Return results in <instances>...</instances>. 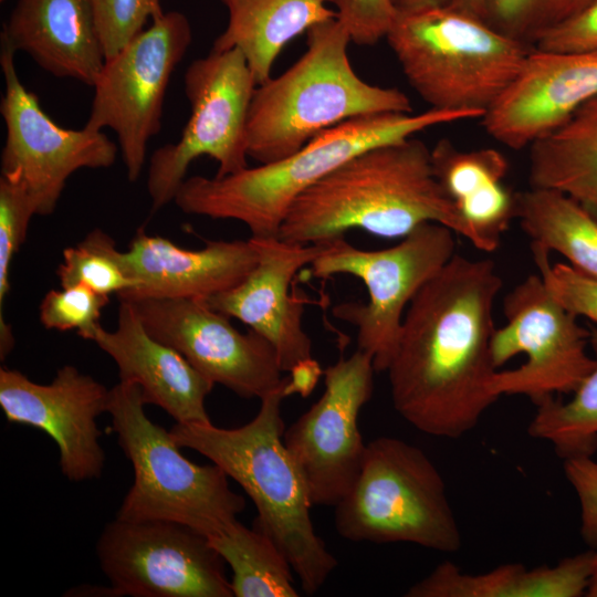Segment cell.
Instances as JSON below:
<instances>
[{
	"mask_svg": "<svg viewBox=\"0 0 597 597\" xmlns=\"http://www.w3.org/2000/svg\"><path fill=\"white\" fill-rule=\"evenodd\" d=\"M501 287L492 260L455 253L408 305L387 373L395 410L419 431L459 438L499 399L490 383Z\"/></svg>",
	"mask_w": 597,
	"mask_h": 597,
	"instance_id": "obj_1",
	"label": "cell"
},
{
	"mask_svg": "<svg viewBox=\"0 0 597 597\" xmlns=\"http://www.w3.org/2000/svg\"><path fill=\"white\" fill-rule=\"evenodd\" d=\"M427 222L463 237L461 218L433 174L431 150L412 136L364 150L312 185L290 207L277 237L317 244L358 229L404 238Z\"/></svg>",
	"mask_w": 597,
	"mask_h": 597,
	"instance_id": "obj_2",
	"label": "cell"
},
{
	"mask_svg": "<svg viewBox=\"0 0 597 597\" xmlns=\"http://www.w3.org/2000/svg\"><path fill=\"white\" fill-rule=\"evenodd\" d=\"M286 381L284 377L280 387L263 397L256 416L241 427L176 422L170 434L180 448L205 455L244 490L258 511L254 526L276 543L303 591L313 595L337 561L315 532L305 481L283 440L281 407Z\"/></svg>",
	"mask_w": 597,
	"mask_h": 597,
	"instance_id": "obj_3",
	"label": "cell"
},
{
	"mask_svg": "<svg viewBox=\"0 0 597 597\" xmlns=\"http://www.w3.org/2000/svg\"><path fill=\"white\" fill-rule=\"evenodd\" d=\"M471 112L430 108L422 113L359 116L331 127L296 153L223 177L186 178L174 202L185 213L244 223L251 235L277 237L294 200L355 155L439 125L478 118Z\"/></svg>",
	"mask_w": 597,
	"mask_h": 597,
	"instance_id": "obj_4",
	"label": "cell"
},
{
	"mask_svg": "<svg viewBox=\"0 0 597 597\" xmlns=\"http://www.w3.org/2000/svg\"><path fill=\"white\" fill-rule=\"evenodd\" d=\"M350 42L337 18L317 23L307 31L304 54L281 75L256 85L247 123L249 157L273 163L350 118L412 112L400 90L357 75L347 53Z\"/></svg>",
	"mask_w": 597,
	"mask_h": 597,
	"instance_id": "obj_5",
	"label": "cell"
},
{
	"mask_svg": "<svg viewBox=\"0 0 597 597\" xmlns=\"http://www.w3.org/2000/svg\"><path fill=\"white\" fill-rule=\"evenodd\" d=\"M385 39L430 108L480 118L515 81L533 50L452 7L397 14Z\"/></svg>",
	"mask_w": 597,
	"mask_h": 597,
	"instance_id": "obj_6",
	"label": "cell"
},
{
	"mask_svg": "<svg viewBox=\"0 0 597 597\" xmlns=\"http://www.w3.org/2000/svg\"><path fill=\"white\" fill-rule=\"evenodd\" d=\"M145 405L134 383L119 380L109 389L111 430L134 470L116 517L178 523L206 536L221 532L245 509L244 498L230 489L220 467L187 459Z\"/></svg>",
	"mask_w": 597,
	"mask_h": 597,
	"instance_id": "obj_7",
	"label": "cell"
},
{
	"mask_svg": "<svg viewBox=\"0 0 597 597\" xmlns=\"http://www.w3.org/2000/svg\"><path fill=\"white\" fill-rule=\"evenodd\" d=\"M334 521L337 533L352 542L411 543L443 553L462 546L441 473L421 449L392 437L367 443Z\"/></svg>",
	"mask_w": 597,
	"mask_h": 597,
	"instance_id": "obj_8",
	"label": "cell"
},
{
	"mask_svg": "<svg viewBox=\"0 0 597 597\" xmlns=\"http://www.w3.org/2000/svg\"><path fill=\"white\" fill-rule=\"evenodd\" d=\"M453 233L443 224L427 222L398 244L375 251L355 248L342 237L326 242L312 262L314 277L349 274L365 284L366 304L342 303L333 314L357 328L358 349L371 357L375 371H387L412 298L455 254Z\"/></svg>",
	"mask_w": 597,
	"mask_h": 597,
	"instance_id": "obj_9",
	"label": "cell"
},
{
	"mask_svg": "<svg viewBox=\"0 0 597 597\" xmlns=\"http://www.w3.org/2000/svg\"><path fill=\"white\" fill-rule=\"evenodd\" d=\"M506 324L495 328L491 358L495 371L490 387L502 395H522L535 406L573 392L595 366L588 352L589 331L580 326L531 274L504 297Z\"/></svg>",
	"mask_w": 597,
	"mask_h": 597,
	"instance_id": "obj_10",
	"label": "cell"
},
{
	"mask_svg": "<svg viewBox=\"0 0 597 597\" xmlns=\"http://www.w3.org/2000/svg\"><path fill=\"white\" fill-rule=\"evenodd\" d=\"M256 82L237 49L192 61L185 73L190 117L179 139L156 149L149 160L147 191L153 212L174 201L190 164L202 156L218 163L216 177L248 166L247 123Z\"/></svg>",
	"mask_w": 597,
	"mask_h": 597,
	"instance_id": "obj_11",
	"label": "cell"
},
{
	"mask_svg": "<svg viewBox=\"0 0 597 597\" xmlns=\"http://www.w3.org/2000/svg\"><path fill=\"white\" fill-rule=\"evenodd\" d=\"M192 41L188 18L164 12L115 55L105 60L94 85L90 116L84 126L111 128L118 143L127 178L143 170L149 140L161 129L170 77Z\"/></svg>",
	"mask_w": 597,
	"mask_h": 597,
	"instance_id": "obj_12",
	"label": "cell"
},
{
	"mask_svg": "<svg viewBox=\"0 0 597 597\" xmlns=\"http://www.w3.org/2000/svg\"><path fill=\"white\" fill-rule=\"evenodd\" d=\"M96 555L115 596H233L208 536L178 523L116 517L104 526Z\"/></svg>",
	"mask_w": 597,
	"mask_h": 597,
	"instance_id": "obj_13",
	"label": "cell"
},
{
	"mask_svg": "<svg viewBox=\"0 0 597 597\" xmlns=\"http://www.w3.org/2000/svg\"><path fill=\"white\" fill-rule=\"evenodd\" d=\"M14 53L1 44L4 92L0 113L6 125L1 175L21 181L36 214L48 216L55 210L67 179L75 171L108 168L119 149L103 130L86 126L70 129L55 124L20 81Z\"/></svg>",
	"mask_w": 597,
	"mask_h": 597,
	"instance_id": "obj_14",
	"label": "cell"
},
{
	"mask_svg": "<svg viewBox=\"0 0 597 597\" xmlns=\"http://www.w3.org/2000/svg\"><path fill=\"white\" fill-rule=\"evenodd\" d=\"M371 357L357 349L324 373L325 389L283 434L305 481L312 505L336 506L356 481L366 451L358 429L374 390Z\"/></svg>",
	"mask_w": 597,
	"mask_h": 597,
	"instance_id": "obj_15",
	"label": "cell"
},
{
	"mask_svg": "<svg viewBox=\"0 0 597 597\" xmlns=\"http://www.w3.org/2000/svg\"><path fill=\"white\" fill-rule=\"evenodd\" d=\"M145 328L178 350L203 377L238 396L260 400L284 380L276 352L256 332L238 331L201 298L128 301Z\"/></svg>",
	"mask_w": 597,
	"mask_h": 597,
	"instance_id": "obj_16",
	"label": "cell"
},
{
	"mask_svg": "<svg viewBox=\"0 0 597 597\" xmlns=\"http://www.w3.org/2000/svg\"><path fill=\"white\" fill-rule=\"evenodd\" d=\"M109 389L75 366L38 384L23 373L0 368V408L10 423L43 431L56 444L62 474L72 482L100 479L105 453L97 418L107 412Z\"/></svg>",
	"mask_w": 597,
	"mask_h": 597,
	"instance_id": "obj_17",
	"label": "cell"
},
{
	"mask_svg": "<svg viewBox=\"0 0 597 597\" xmlns=\"http://www.w3.org/2000/svg\"><path fill=\"white\" fill-rule=\"evenodd\" d=\"M258 262L235 286L207 300L228 317H234L268 339L283 371L312 357V341L302 327L303 305L290 295L300 269L326 249V243L300 244L279 237L251 235Z\"/></svg>",
	"mask_w": 597,
	"mask_h": 597,
	"instance_id": "obj_18",
	"label": "cell"
},
{
	"mask_svg": "<svg viewBox=\"0 0 597 597\" xmlns=\"http://www.w3.org/2000/svg\"><path fill=\"white\" fill-rule=\"evenodd\" d=\"M597 95V53L533 49L509 88L480 118L498 143L519 150Z\"/></svg>",
	"mask_w": 597,
	"mask_h": 597,
	"instance_id": "obj_19",
	"label": "cell"
},
{
	"mask_svg": "<svg viewBox=\"0 0 597 597\" xmlns=\"http://www.w3.org/2000/svg\"><path fill=\"white\" fill-rule=\"evenodd\" d=\"M133 290L118 297L201 298L227 291L241 282L258 262L249 240L210 241L188 250L160 235L137 230L123 252Z\"/></svg>",
	"mask_w": 597,
	"mask_h": 597,
	"instance_id": "obj_20",
	"label": "cell"
},
{
	"mask_svg": "<svg viewBox=\"0 0 597 597\" xmlns=\"http://www.w3.org/2000/svg\"><path fill=\"white\" fill-rule=\"evenodd\" d=\"M90 341L115 362L121 381L140 387L146 405L164 409L177 423L211 422L206 398L214 384L150 335L130 302L119 300L114 331L100 325Z\"/></svg>",
	"mask_w": 597,
	"mask_h": 597,
	"instance_id": "obj_21",
	"label": "cell"
},
{
	"mask_svg": "<svg viewBox=\"0 0 597 597\" xmlns=\"http://www.w3.org/2000/svg\"><path fill=\"white\" fill-rule=\"evenodd\" d=\"M0 43L55 77L93 86L105 55L90 0H17Z\"/></svg>",
	"mask_w": 597,
	"mask_h": 597,
	"instance_id": "obj_22",
	"label": "cell"
},
{
	"mask_svg": "<svg viewBox=\"0 0 597 597\" xmlns=\"http://www.w3.org/2000/svg\"><path fill=\"white\" fill-rule=\"evenodd\" d=\"M430 150L433 174L461 218L463 237L481 251H495L516 217V193L503 184L506 158L494 148L459 150L448 139Z\"/></svg>",
	"mask_w": 597,
	"mask_h": 597,
	"instance_id": "obj_23",
	"label": "cell"
},
{
	"mask_svg": "<svg viewBox=\"0 0 597 597\" xmlns=\"http://www.w3.org/2000/svg\"><path fill=\"white\" fill-rule=\"evenodd\" d=\"M593 549L568 556L556 565L527 569L522 564L500 565L481 574L463 573L442 562L413 584L407 597H579L585 596Z\"/></svg>",
	"mask_w": 597,
	"mask_h": 597,
	"instance_id": "obj_24",
	"label": "cell"
},
{
	"mask_svg": "<svg viewBox=\"0 0 597 597\" xmlns=\"http://www.w3.org/2000/svg\"><path fill=\"white\" fill-rule=\"evenodd\" d=\"M332 0H226L228 24L212 50H239L256 84L271 77L284 46L313 25L337 18Z\"/></svg>",
	"mask_w": 597,
	"mask_h": 597,
	"instance_id": "obj_25",
	"label": "cell"
},
{
	"mask_svg": "<svg viewBox=\"0 0 597 597\" xmlns=\"http://www.w3.org/2000/svg\"><path fill=\"white\" fill-rule=\"evenodd\" d=\"M528 147L531 187L561 191L597 218V95Z\"/></svg>",
	"mask_w": 597,
	"mask_h": 597,
	"instance_id": "obj_26",
	"label": "cell"
},
{
	"mask_svg": "<svg viewBox=\"0 0 597 597\" xmlns=\"http://www.w3.org/2000/svg\"><path fill=\"white\" fill-rule=\"evenodd\" d=\"M532 248L556 251L569 265L597 277V218L569 196L532 188L516 193V217Z\"/></svg>",
	"mask_w": 597,
	"mask_h": 597,
	"instance_id": "obj_27",
	"label": "cell"
},
{
	"mask_svg": "<svg viewBox=\"0 0 597 597\" xmlns=\"http://www.w3.org/2000/svg\"><path fill=\"white\" fill-rule=\"evenodd\" d=\"M232 572L235 597H297L292 566L276 543L258 527L238 520L208 536Z\"/></svg>",
	"mask_w": 597,
	"mask_h": 597,
	"instance_id": "obj_28",
	"label": "cell"
},
{
	"mask_svg": "<svg viewBox=\"0 0 597 597\" xmlns=\"http://www.w3.org/2000/svg\"><path fill=\"white\" fill-rule=\"evenodd\" d=\"M589 345L595 366L573 391V398L542 401L527 428L531 437L549 441L563 460L593 455L597 450V326L589 329Z\"/></svg>",
	"mask_w": 597,
	"mask_h": 597,
	"instance_id": "obj_29",
	"label": "cell"
},
{
	"mask_svg": "<svg viewBox=\"0 0 597 597\" xmlns=\"http://www.w3.org/2000/svg\"><path fill=\"white\" fill-rule=\"evenodd\" d=\"M56 275L61 286L84 284L93 291L118 297L134 289L123 252L111 235L101 229L91 231L81 242L67 247Z\"/></svg>",
	"mask_w": 597,
	"mask_h": 597,
	"instance_id": "obj_30",
	"label": "cell"
},
{
	"mask_svg": "<svg viewBox=\"0 0 597 597\" xmlns=\"http://www.w3.org/2000/svg\"><path fill=\"white\" fill-rule=\"evenodd\" d=\"M593 0H488L483 20L502 34L534 46L548 30Z\"/></svg>",
	"mask_w": 597,
	"mask_h": 597,
	"instance_id": "obj_31",
	"label": "cell"
},
{
	"mask_svg": "<svg viewBox=\"0 0 597 597\" xmlns=\"http://www.w3.org/2000/svg\"><path fill=\"white\" fill-rule=\"evenodd\" d=\"M35 205L24 185L15 178L0 177V328L10 324L3 316V303L10 291V266L23 243Z\"/></svg>",
	"mask_w": 597,
	"mask_h": 597,
	"instance_id": "obj_32",
	"label": "cell"
},
{
	"mask_svg": "<svg viewBox=\"0 0 597 597\" xmlns=\"http://www.w3.org/2000/svg\"><path fill=\"white\" fill-rule=\"evenodd\" d=\"M49 291L39 307L41 324L48 329L76 331L84 339H91L101 325L102 310L109 296L100 294L84 284L61 286Z\"/></svg>",
	"mask_w": 597,
	"mask_h": 597,
	"instance_id": "obj_33",
	"label": "cell"
},
{
	"mask_svg": "<svg viewBox=\"0 0 597 597\" xmlns=\"http://www.w3.org/2000/svg\"><path fill=\"white\" fill-rule=\"evenodd\" d=\"M105 59L115 55L148 21L164 14L163 0H90Z\"/></svg>",
	"mask_w": 597,
	"mask_h": 597,
	"instance_id": "obj_34",
	"label": "cell"
},
{
	"mask_svg": "<svg viewBox=\"0 0 597 597\" xmlns=\"http://www.w3.org/2000/svg\"><path fill=\"white\" fill-rule=\"evenodd\" d=\"M535 264L549 293L576 317L597 326V277L569 264H549L548 252L532 248Z\"/></svg>",
	"mask_w": 597,
	"mask_h": 597,
	"instance_id": "obj_35",
	"label": "cell"
},
{
	"mask_svg": "<svg viewBox=\"0 0 597 597\" xmlns=\"http://www.w3.org/2000/svg\"><path fill=\"white\" fill-rule=\"evenodd\" d=\"M332 3L352 42L359 45H373L386 38L396 18L389 0H332Z\"/></svg>",
	"mask_w": 597,
	"mask_h": 597,
	"instance_id": "obj_36",
	"label": "cell"
},
{
	"mask_svg": "<svg viewBox=\"0 0 597 597\" xmlns=\"http://www.w3.org/2000/svg\"><path fill=\"white\" fill-rule=\"evenodd\" d=\"M533 49L553 53H597V0L545 32Z\"/></svg>",
	"mask_w": 597,
	"mask_h": 597,
	"instance_id": "obj_37",
	"label": "cell"
},
{
	"mask_svg": "<svg viewBox=\"0 0 597 597\" xmlns=\"http://www.w3.org/2000/svg\"><path fill=\"white\" fill-rule=\"evenodd\" d=\"M564 473L575 490L580 506V535L591 547H597V461L593 455L566 458Z\"/></svg>",
	"mask_w": 597,
	"mask_h": 597,
	"instance_id": "obj_38",
	"label": "cell"
},
{
	"mask_svg": "<svg viewBox=\"0 0 597 597\" xmlns=\"http://www.w3.org/2000/svg\"><path fill=\"white\" fill-rule=\"evenodd\" d=\"M324 370L313 357L296 363L290 369V376L284 387L285 396L298 394L302 398L308 397L316 387Z\"/></svg>",
	"mask_w": 597,
	"mask_h": 597,
	"instance_id": "obj_39",
	"label": "cell"
},
{
	"mask_svg": "<svg viewBox=\"0 0 597 597\" xmlns=\"http://www.w3.org/2000/svg\"><path fill=\"white\" fill-rule=\"evenodd\" d=\"M397 14H408L428 9L451 7L455 0H389Z\"/></svg>",
	"mask_w": 597,
	"mask_h": 597,
	"instance_id": "obj_40",
	"label": "cell"
},
{
	"mask_svg": "<svg viewBox=\"0 0 597 597\" xmlns=\"http://www.w3.org/2000/svg\"><path fill=\"white\" fill-rule=\"evenodd\" d=\"M488 0H455L451 6L462 12L483 19Z\"/></svg>",
	"mask_w": 597,
	"mask_h": 597,
	"instance_id": "obj_41",
	"label": "cell"
},
{
	"mask_svg": "<svg viewBox=\"0 0 597 597\" xmlns=\"http://www.w3.org/2000/svg\"><path fill=\"white\" fill-rule=\"evenodd\" d=\"M585 596L597 597V547L593 549L591 569Z\"/></svg>",
	"mask_w": 597,
	"mask_h": 597,
	"instance_id": "obj_42",
	"label": "cell"
},
{
	"mask_svg": "<svg viewBox=\"0 0 597 597\" xmlns=\"http://www.w3.org/2000/svg\"><path fill=\"white\" fill-rule=\"evenodd\" d=\"M222 2H224L226 0H221Z\"/></svg>",
	"mask_w": 597,
	"mask_h": 597,
	"instance_id": "obj_43",
	"label": "cell"
},
{
	"mask_svg": "<svg viewBox=\"0 0 597 597\" xmlns=\"http://www.w3.org/2000/svg\"><path fill=\"white\" fill-rule=\"evenodd\" d=\"M1 1H3V0H1Z\"/></svg>",
	"mask_w": 597,
	"mask_h": 597,
	"instance_id": "obj_44",
	"label": "cell"
}]
</instances>
